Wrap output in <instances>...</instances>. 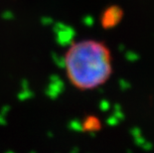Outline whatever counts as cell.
<instances>
[{"instance_id":"cell-2","label":"cell","mask_w":154,"mask_h":153,"mask_svg":"<svg viewBox=\"0 0 154 153\" xmlns=\"http://www.w3.org/2000/svg\"><path fill=\"white\" fill-rule=\"evenodd\" d=\"M123 11L119 6H110L103 11L101 15V26L104 29H109L116 26L122 19Z\"/></svg>"},{"instance_id":"cell-3","label":"cell","mask_w":154,"mask_h":153,"mask_svg":"<svg viewBox=\"0 0 154 153\" xmlns=\"http://www.w3.org/2000/svg\"><path fill=\"white\" fill-rule=\"evenodd\" d=\"M101 128V123L100 119L94 115H88L85 118L82 129L86 132H96Z\"/></svg>"},{"instance_id":"cell-1","label":"cell","mask_w":154,"mask_h":153,"mask_svg":"<svg viewBox=\"0 0 154 153\" xmlns=\"http://www.w3.org/2000/svg\"><path fill=\"white\" fill-rule=\"evenodd\" d=\"M68 78L80 90L101 86L111 75V57L107 47L97 41H82L72 45L65 57Z\"/></svg>"}]
</instances>
